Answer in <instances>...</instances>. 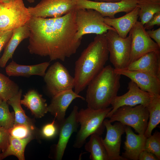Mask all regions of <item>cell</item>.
Segmentation results:
<instances>
[{
  "label": "cell",
  "mask_w": 160,
  "mask_h": 160,
  "mask_svg": "<svg viewBox=\"0 0 160 160\" xmlns=\"http://www.w3.org/2000/svg\"><path fill=\"white\" fill-rule=\"evenodd\" d=\"M76 10L58 17H31L26 24L30 31L29 52L62 61L75 54L81 40L76 36Z\"/></svg>",
  "instance_id": "obj_1"
},
{
  "label": "cell",
  "mask_w": 160,
  "mask_h": 160,
  "mask_svg": "<svg viewBox=\"0 0 160 160\" xmlns=\"http://www.w3.org/2000/svg\"><path fill=\"white\" fill-rule=\"evenodd\" d=\"M105 34L97 35L75 62L74 91L79 94L104 67L109 55Z\"/></svg>",
  "instance_id": "obj_2"
},
{
  "label": "cell",
  "mask_w": 160,
  "mask_h": 160,
  "mask_svg": "<svg viewBox=\"0 0 160 160\" xmlns=\"http://www.w3.org/2000/svg\"><path fill=\"white\" fill-rule=\"evenodd\" d=\"M121 76L111 65L104 67L87 86L85 99L88 107L95 110L108 107L117 95Z\"/></svg>",
  "instance_id": "obj_3"
},
{
  "label": "cell",
  "mask_w": 160,
  "mask_h": 160,
  "mask_svg": "<svg viewBox=\"0 0 160 160\" xmlns=\"http://www.w3.org/2000/svg\"><path fill=\"white\" fill-rule=\"evenodd\" d=\"M112 108V107H108L95 110L88 107L78 111L77 120L81 126L73 145L74 148H81L87 138L92 134L100 136L103 134L105 128L103 121Z\"/></svg>",
  "instance_id": "obj_4"
},
{
  "label": "cell",
  "mask_w": 160,
  "mask_h": 160,
  "mask_svg": "<svg viewBox=\"0 0 160 160\" xmlns=\"http://www.w3.org/2000/svg\"><path fill=\"white\" fill-rule=\"evenodd\" d=\"M31 17L23 0L0 3V31L13 30L25 25Z\"/></svg>",
  "instance_id": "obj_5"
},
{
  "label": "cell",
  "mask_w": 160,
  "mask_h": 160,
  "mask_svg": "<svg viewBox=\"0 0 160 160\" xmlns=\"http://www.w3.org/2000/svg\"><path fill=\"white\" fill-rule=\"evenodd\" d=\"M109 59L115 69H125L129 64L131 53V37H120L114 30L105 34Z\"/></svg>",
  "instance_id": "obj_6"
},
{
  "label": "cell",
  "mask_w": 160,
  "mask_h": 160,
  "mask_svg": "<svg viewBox=\"0 0 160 160\" xmlns=\"http://www.w3.org/2000/svg\"><path fill=\"white\" fill-rule=\"evenodd\" d=\"M149 114L147 107L142 105L123 106L112 114L109 121L111 123L119 122L132 127L138 134L144 135L147 126Z\"/></svg>",
  "instance_id": "obj_7"
},
{
  "label": "cell",
  "mask_w": 160,
  "mask_h": 160,
  "mask_svg": "<svg viewBox=\"0 0 160 160\" xmlns=\"http://www.w3.org/2000/svg\"><path fill=\"white\" fill-rule=\"evenodd\" d=\"M104 20V17L95 10L76 9V22L77 29V37L82 39L83 36L86 34H102L105 33L109 30H115L113 28L106 24Z\"/></svg>",
  "instance_id": "obj_8"
},
{
  "label": "cell",
  "mask_w": 160,
  "mask_h": 160,
  "mask_svg": "<svg viewBox=\"0 0 160 160\" xmlns=\"http://www.w3.org/2000/svg\"><path fill=\"white\" fill-rule=\"evenodd\" d=\"M43 77L47 90L52 97L62 92L73 89L74 87V77L59 62L50 66Z\"/></svg>",
  "instance_id": "obj_9"
},
{
  "label": "cell",
  "mask_w": 160,
  "mask_h": 160,
  "mask_svg": "<svg viewBox=\"0 0 160 160\" xmlns=\"http://www.w3.org/2000/svg\"><path fill=\"white\" fill-rule=\"evenodd\" d=\"M28 9L31 17H58L77 9V0H41Z\"/></svg>",
  "instance_id": "obj_10"
},
{
  "label": "cell",
  "mask_w": 160,
  "mask_h": 160,
  "mask_svg": "<svg viewBox=\"0 0 160 160\" xmlns=\"http://www.w3.org/2000/svg\"><path fill=\"white\" fill-rule=\"evenodd\" d=\"M129 33L131 43L129 64L148 52L160 51V47L149 37L140 21L137 22Z\"/></svg>",
  "instance_id": "obj_11"
},
{
  "label": "cell",
  "mask_w": 160,
  "mask_h": 160,
  "mask_svg": "<svg viewBox=\"0 0 160 160\" xmlns=\"http://www.w3.org/2000/svg\"><path fill=\"white\" fill-rule=\"evenodd\" d=\"M138 0H122L117 2H98L89 0H77L78 9H92L99 12L104 17L115 18L116 14L127 13L137 7Z\"/></svg>",
  "instance_id": "obj_12"
},
{
  "label": "cell",
  "mask_w": 160,
  "mask_h": 160,
  "mask_svg": "<svg viewBox=\"0 0 160 160\" xmlns=\"http://www.w3.org/2000/svg\"><path fill=\"white\" fill-rule=\"evenodd\" d=\"M128 91L123 95L116 96L111 105L112 108L106 118H110L119 108L123 106H134L141 105L145 107L149 103L153 95L140 89L136 84L131 80L128 83Z\"/></svg>",
  "instance_id": "obj_13"
},
{
  "label": "cell",
  "mask_w": 160,
  "mask_h": 160,
  "mask_svg": "<svg viewBox=\"0 0 160 160\" xmlns=\"http://www.w3.org/2000/svg\"><path fill=\"white\" fill-rule=\"evenodd\" d=\"M103 122L106 133L102 141L110 160H127L120 155L121 136L125 133V126L118 121L112 125L107 119Z\"/></svg>",
  "instance_id": "obj_14"
},
{
  "label": "cell",
  "mask_w": 160,
  "mask_h": 160,
  "mask_svg": "<svg viewBox=\"0 0 160 160\" xmlns=\"http://www.w3.org/2000/svg\"><path fill=\"white\" fill-rule=\"evenodd\" d=\"M78 109V107L75 105L68 117L59 124V138L55 155L57 160H62L69 138L77 131L79 124L77 120Z\"/></svg>",
  "instance_id": "obj_15"
},
{
  "label": "cell",
  "mask_w": 160,
  "mask_h": 160,
  "mask_svg": "<svg viewBox=\"0 0 160 160\" xmlns=\"http://www.w3.org/2000/svg\"><path fill=\"white\" fill-rule=\"evenodd\" d=\"M115 72L130 79L142 90L153 95L160 94V79L147 73L126 69H115Z\"/></svg>",
  "instance_id": "obj_16"
},
{
  "label": "cell",
  "mask_w": 160,
  "mask_h": 160,
  "mask_svg": "<svg viewBox=\"0 0 160 160\" xmlns=\"http://www.w3.org/2000/svg\"><path fill=\"white\" fill-rule=\"evenodd\" d=\"M76 98L85 100L73 89L60 92L52 97L50 103L48 106V112L54 116L60 124L65 119L66 112L69 105Z\"/></svg>",
  "instance_id": "obj_17"
},
{
  "label": "cell",
  "mask_w": 160,
  "mask_h": 160,
  "mask_svg": "<svg viewBox=\"0 0 160 160\" xmlns=\"http://www.w3.org/2000/svg\"><path fill=\"white\" fill-rule=\"evenodd\" d=\"M125 69L145 72L160 79V51L144 55L129 63Z\"/></svg>",
  "instance_id": "obj_18"
},
{
  "label": "cell",
  "mask_w": 160,
  "mask_h": 160,
  "mask_svg": "<svg viewBox=\"0 0 160 160\" xmlns=\"http://www.w3.org/2000/svg\"><path fill=\"white\" fill-rule=\"evenodd\" d=\"M125 133L124 151L122 156L127 160H138L140 153L143 150L146 138L144 135L135 134L128 126H125Z\"/></svg>",
  "instance_id": "obj_19"
},
{
  "label": "cell",
  "mask_w": 160,
  "mask_h": 160,
  "mask_svg": "<svg viewBox=\"0 0 160 160\" xmlns=\"http://www.w3.org/2000/svg\"><path fill=\"white\" fill-rule=\"evenodd\" d=\"M139 10V8L137 6L121 17L114 18L105 17L104 22L114 28L120 37L125 38L137 21Z\"/></svg>",
  "instance_id": "obj_20"
},
{
  "label": "cell",
  "mask_w": 160,
  "mask_h": 160,
  "mask_svg": "<svg viewBox=\"0 0 160 160\" xmlns=\"http://www.w3.org/2000/svg\"><path fill=\"white\" fill-rule=\"evenodd\" d=\"M50 65L49 62L32 65L17 64L12 60L5 68L6 74L9 76L28 77L37 75L44 77Z\"/></svg>",
  "instance_id": "obj_21"
},
{
  "label": "cell",
  "mask_w": 160,
  "mask_h": 160,
  "mask_svg": "<svg viewBox=\"0 0 160 160\" xmlns=\"http://www.w3.org/2000/svg\"><path fill=\"white\" fill-rule=\"evenodd\" d=\"M29 28L25 25L14 30L12 35L6 45L4 52L0 58V67L4 68L8 60L12 58L15 50L20 43L29 37Z\"/></svg>",
  "instance_id": "obj_22"
},
{
  "label": "cell",
  "mask_w": 160,
  "mask_h": 160,
  "mask_svg": "<svg viewBox=\"0 0 160 160\" xmlns=\"http://www.w3.org/2000/svg\"><path fill=\"white\" fill-rule=\"evenodd\" d=\"M21 104L29 109L36 117L41 118L48 112L46 100L34 89L29 90L20 100Z\"/></svg>",
  "instance_id": "obj_23"
},
{
  "label": "cell",
  "mask_w": 160,
  "mask_h": 160,
  "mask_svg": "<svg viewBox=\"0 0 160 160\" xmlns=\"http://www.w3.org/2000/svg\"><path fill=\"white\" fill-rule=\"evenodd\" d=\"M32 139V136L23 139H20L10 135L8 146L4 151L0 153V160L10 155L16 156L19 160H25V149Z\"/></svg>",
  "instance_id": "obj_24"
},
{
  "label": "cell",
  "mask_w": 160,
  "mask_h": 160,
  "mask_svg": "<svg viewBox=\"0 0 160 160\" xmlns=\"http://www.w3.org/2000/svg\"><path fill=\"white\" fill-rule=\"evenodd\" d=\"M102 138L100 135L92 134L90 136L89 141L85 144L84 148L86 151L90 153L91 160H110Z\"/></svg>",
  "instance_id": "obj_25"
},
{
  "label": "cell",
  "mask_w": 160,
  "mask_h": 160,
  "mask_svg": "<svg viewBox=\"0 0 160 160\" xmlns=\"http://www.w3.org/2000/svg\"><path fill=\"white\" fill-rule=\"evenodd\" d=\"M147 107L149 120L144 134L146 138L151 135L153 130L160 122V95H153Z\"/></svg>",
  "instance_id": "obj_26"
},
{
  "label": "cell",
  "mask_w": 160,
  "mask_h": 160,
  "mask_svg": "<svg viewBox=\"0 0 160 160\" xmlns=\"http://www.w3.org/2000/svg\"><path fill=\"white\" fill-rule=\"evenodd\" d=\"M22 92V90L20 89L16 95L7 102L14 110L15 117L14 124H25L29 126L32 130H33L34 127L32 123L26 115L21 106L20 100Z\"/></svg>",
  "instance_id": "obj_27"
},
{
  "label": "cell",
  "mask_w": 160,
  "mask_h": 160,
  "mask_svg": "<svg viewBox=\"0 0 160 160\" xmlns=\"http://www.w3.org/2000/svg\"><path fill=\"white\" fill-rule=\"evenodd\" d=\"M139 17L144 25L156 13L160 12V0H138Z\"/></svg>",
  "instance_id": "obj_28"
},
{
  "label": "cell",
  "mask_w": 160,
  "mask_h": 160,
  "mask_svg": "<svg viewBox=\"0 0 160 160\" xmlns=\"http://www.w3.org/2000/svg\"><path fill=\"white\" fill-rule=\"evenodd\" d=\"M20 89L16 83L0 73V97L3 100L7 101L16 95Z\"/></svg>",
  "instance_id": "obj_29"
},
{
  "label": "cell",
  "mask_w": 160,
  "mask_h": 160,
  "mask_svg": "<svg viewBox=\"0 0 160 160\" xmlns=\"http://www.w3.org/2000/svg\"><path fill=\"white\" fill-rule=\"evenodd\" d=\"M14 112H10L7 102L3 100L0 105V127L8 129L14 124Z\"/></svg>",
  "instance_id": "obj_30"
},
{
  "label": "cell",
  "mask_w": 160,
  "mask_h": 160,
  "mask_svg": "<svg viewBox=\"0 0 160 160\" xmlns=\"http://www.w3.org/2000/svg\"><path fill=\"white\" fill-rule=\"evenodd\" d=\"M143 150L149 151L160 159V133L156 131L146 138Z\"/></svg>",
  "instance_id": "obj_31"
},
{
  "label": "cell",
  "mask_w": 160,
  "mask_h": 160,
  "mask_svg": "<svg viewBox=\"0 0 160 160\" xmlns=\"http://www.w3.org/2000/svg\"><path fill=\"white\" fill-rule=\"evenodd\" d=\"M8 130L10 136L18 139H23L32 136V130L27 125L15 124Z\"/></svg>",
  "instance_id": "obj_32"
},
{
  "label": "cell",
  "mask_w": 160,
  "mask_h": 160,
  "mask_svg": "<svg viewBox=\"0 0 160 160\" xmlns=\"http://www.w3.org/2000/svg\"><path fill=\"white\" fill-rule=\"evenodd\" d=\"M55 118L50 123L45 125L42 128L41 133L43 136L46 138H51L55 137L58 132L55 124Z\"/></svg>",
  "instance_id": "obj_33"
},
{
  "label": "cell",
  "mask_w": 160,
  "mask_h": 160,
  "mask_svg": "<svg viewBox=\"0 0 160 160\" xmlns=\"http://www.w3.org/2000/svg\"><path fill=\"white\" fill-rule=\"evenodd\" d=\"M9 137L8 129L0 127V148L1 152L4 151L8 146L9 144Z\"/></svg>",
  "instance_id": "obj_34"
},
{
  "label": "cell",
  "mask_w": 160,
  "mask_h": 160,
  "mask_svg": "<svg viewBox=\"0 0 160 160\" xmlns=\"http://www.w3.org/2000/svg\"><path fill=\"white\" fill-rule=\"evenodd\" d=\"M155 25H160V12L155 13L143 25L145 29L148 30H151Z\"/></svg>",
  "instance_id": "obj_35"
},
{
  "label": "cell",
  "mask_w": 160,
  "mask_h": 160,
  "mask_svg": "<svg viewBox=\"0 0 160 160\" xmlns=\"http://www.w3.org/2000/svg\"><path fill=\"white\" fill-rule=\"evenodd\" d=\"M13 31H0V53L10 39Z\"/></svg>",
  "instance_id": "obj_36"
},
{
  "label": "cell",
  "mask_w": 160,
  "mask_h": 160,
  "mask_svg": "<svg viewBox=\"0 0 160 160\" xmlns=\"http://www.w3.org/2000/svg\"><path fill=\"white\" fill-rule=\"evenodd\" d=\"M156 155L148 151L143 150L140 153L138 157L139 160H159Z\"/></svg>",
  "instance_id": "obj_37"
},
{
  "label": "cell",
  "mask_w": 160,
  "mask_h": 160,
  "mask_svg": "<svg viewBox=\"0 0 160 160\" xmlns=\"http://www.w3.org/2000/svg\"><path fill=\"white\" fill-rule=\"evenodd\" d=\"M146 32L149 37L160 47V28L154 30H148Z\"/></svg>",
  "instance_id": "obj_38"
},
{
  "label": "cell",
  "mask_w": 160,
  "mask_h": 160,
  "mask_svg": "<svg viewBox=\"0 0 160 160\" xmlns=\"http://www.w3.org/2000/svg\"><path fill=\"white\" fill-rule=\"evenodd\" d=\"M122 0H94V1L98 2H117L121 1Z\"/></svg>",
  "instance_id": "obj_39"
},
{
  "label": "cell",
  "mask_w": 160,
  "mask_h": 160,
  "mask_svg": "<svg viewBox=\"0 0 160 160\" xmlns=\"http://www.w3.org/2000/svg\"><path fill=\"white\" fill-rule=\"evenodd\" d=\"M27 1L30 3H33L35 2V0H27Z\"/></svg>",
  "instance_id": "obj_40"
},
{
  "label": "cell",
  "mask_w": 160,
  "mask_h": 160,
  "mask_svg": "<svg viewBox=\"0 0 160 160\" xmlns=\"http://www.w3.org/2000/svg\"><path fill=\"white\" fill-rule=\"evenodd\" d=\"M11 0H0V3L5 2L7 1H10Z\"/></svg>",
  "instance_id": "obj_41"
},
{
  "label": "cell",
  "mask_w": 160,
  "mask_h": 160,
  "mask_svg": "<svg viewBox=\"0 0 160 160\" xmlns=\"http://www.w3.org/2000/svg\"><path fill=\"white\" fill-rule=\"evenodd\" d=\"M3 101V100L0 97V105L2 103Z\"/></svg>",
  "instance_id": "obj_42"
},
{
  "label": "cell",
  "mask_w": 160,
  "mask_h": 160,
  "mask_svg": "<svg viewBox=\"0 0 160 160\" xmlns=\"http://www.w3.org/2000/svg\"><path fill=\"white\" fill-rule=\"evenodd\" d=\"M1 150L0 148V153H1Z\"/></svg>",
  "instance_id": "obj_43"
}]
</instances>
